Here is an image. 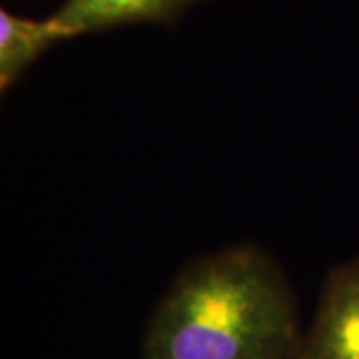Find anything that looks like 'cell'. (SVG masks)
Masks as SVG:
<instances>
[{
    "label": "cell",
    "instance_id": "obj_2",
    "mask_svg": "<svg viewBox=\"0 0 359 359\" xmlns=\"http://www.w3.org/2000/svg\"><path fill=\"white\" fill-rule=\"evenodd\" d=\"M295 359H359V259L330 273Z\"/></svg>",
    "mask_w": 359,
    "mask_h": 359
},
{
    "label": "cell",
    "instance_id": "obj_4",
    "mask_svg": "<svg viewBox=\"0 0 359 359\" xmlns=\"http://www.w3.org/2000/svg\"><path fill=\"white\" fill-rule=\"evenodd\" d=\"M52 18L34 20L0 11V86H13L25 70L56 42H62Z\"/></svg>",
    "mask_w": 359,
    "mask_h": 359
},
{
    "label": "cell",
    "instance_id": "obj_3",
    "mask_svg": "<svg viewBox=\"0 0 359 359\" xmlns=\"http://www.w3.org/2000/svg\"><path fill=\"white\" fill-rule=\"evenodd\" d=\"M192 0H66L50 14L62 39H74L114 26L170 22Z\"/></svg>",
    "mask_w": 359,
    "mask_h": 359
},
{
    "label": "cell",
    "instance_id": "obj_1",
    "mask_svg": "<svg viewBox=\"0 0 359 359\" xmlns=\"http://www.w3.org/2000/svg\"><path fill=\"white\" fill-rule=\"evenodd\" d=\"M302 341L282 269L242 244L180 271L152 316L140 359H295Z\"/></svg>",
    "mask_w": 359,
    "mask_h": 359
},
{
    "label": "cell",
    "instance_id": "obj_5",
    "mask_svg": "<svg viewBox=\"0 0 359 359\" xmlns=\"http://www.w3.org/2000/svg\"><path fill=\"white\" fill-rule=\"evenodd\" d=\"M192 2H194V0H192Z\"/></svg>",
    "mask_w": 359,
    "mask_h": 359
}]
</instances>
